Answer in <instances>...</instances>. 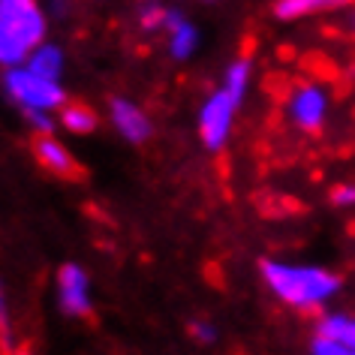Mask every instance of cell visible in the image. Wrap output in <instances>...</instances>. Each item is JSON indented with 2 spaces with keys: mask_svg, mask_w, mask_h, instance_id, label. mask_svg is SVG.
I'll use <instances>...</instances> for the list:
<instances>
[{
  "mask_svg": "<svg viewBox=\"0 0 355 355\" xmlns=\"http://www.w3.org/2000/svg\"><path fill=\"white\" fill-rule=\"evenodd\" d=\"M24 64H28L33 73H40L42 78L60 82V73H64V51H60L55 42H40Z\"/></svg>",
  "mask_w": 355,
  "mask_h": 355,
  "instance_id": "8fae6325",
  "label": "cell"
},
{
  "mask_svg": "<svg viewBox=\"0 0 355 355\" xmlns=\"http://www.w3.org/2000/svg\"><path fill=\"white\" fill-rule=\"evenodd\" d=\"M346 355H355V349H352V346H349V352H346Z\"/></svg>",
  "mask_w": 355,
  "mask_h": 355,
  "instance_id": "7402d4cb",
  "label": "cell"
},
{
  "mask_svg": "<svg viewBox=\"0 0 355 355\" xmlns=\"http://www.w3.org/2000/svg\"><path fill=\"white\" fill-rule=\"evenodd\" d=\"M259 271L271 295L292 310H319L340 292V277L319 265L265 259Z\"/></svg>",
  "mask_w": 355,
  "mask_h": 355,
  "instance_id": "6da1fadb",
  "label": "cell"
},
{
  "mask_svg": "<svg viewBox=\"0 0 355 355\" xmlns=\"http://www.w3.org/2000/svg\"><path fill=\"white\" fill-rule=\"evenodd\" d=\"M55 295L58 304L67 316H87L94 307V292H91V277L82 265L67 262L60 265L58 280H55Z\"/></svg>",
  "mask_w": 355,
  "mask_h": 355,
  "instance_id": "5b68a950",
  "label": "cell"
},
{
  "mask_svg": "<svg viewBox=\"0 0 355 355\" xmlns=\"http://www.w3.org/2000/svg\"><path fill=\"white\" fill-rule=\"evenodd\" d=\"M33 154H37L40 166L49 168L51 175H76V157L69 154L67 145H60V141L51 136H37V141H33Z\"/></svg>",
  "mask_w": 355,
  "mask_h": 355,
  "instance_id": "9c48e42d",
  "label": "cell"
},
{
  "mask_svg": "<svg viewBox=\"0 0 355 355\" xmlns=\"http://www.w3.org/2000/svg\"><path fill=\"white\" fill-rule=\"evenodd\" d=\"M238 105L232 96H229L223 87L214 91L202 103V112H199V136L205 141V148L211 150H220L232 136V127H235V114H238Z\"/></svg>",
  "mask_w": 355,
  "mask_h": 355,
  "instance_id": "277c9868",
  "label": "cell"
},
{
  "mask_svg": "<svg viewBox=\"0 0 355 355\" xmlns=\"http://www.w3.org/2000/svg\"><path fill=\"white\" fill-rule=\"evenodd\" d=\"M109 118L114 123V130H118L127 141H132V145H141V141L150 139V118L139 109L136 103L112 100L109 103Z\"/></svg>",
  "mask_w": 355,
  "mask_h": 355,
  "instance_id": "ba28073f",
  "label": "cell"
},
{
  "mask_svg": "<svg viewBox=\"0 0 355 355\" xmlns=\"http://www.w3.org/2000/svg\"><path fill=\"white\" fill-rule=\"evenodd\" d=\"M316 334L322 337H331V340H340L346 346L355 349V316H346V313H325L316 325Z\"/></svg>",
  "mask_w": 355,
  "mask_h": 355,
  "instance_id": "4fadbf2b",
  "label": "cell"
},
{
  "mask_svg": "<svg viewBox=\"0 0 355 355\" xmlns=\"http://www.w3.org/2000/svg\"><path fill=\"white\" fill-rule=\"evenodd\" d=\"M163 28L168 33V55L175 60H190L199 49V31L181 10H166Z\"/></svg>",
  "mask_w": 355,
  "mask_h": 355,
  "instance_id": "52a82bcc",
  "label": "cell"
},
{
  "mask_svg": "<svg viewBox=\"0 0 355 355\" xmlns=\"http://www.w3.org/2000/svg\"><path fill=\"white\" fill-rule=\"evenodd\" d=\"M190 334L196 337L199 343H214L217 340V328L211 322H205V319H196V322L190 325Z\"/></svg>",
  "mask_w": 355,
  "mask_h": 355,
  "instance_id": "d6986e66",
  "label": "cell"
},
{
  "mask_svg": "<svg viewBox=\"0 0 355 355\" xmlns=\"http://www.w3.org/2000/svg\"><path fill=\"white\" fill-rule=\"evenodd\" d=\"M286 112H289V121L298 130L313 132L328 118V91L322 85H301L292 91Z\"/></svg>",
  "mask_w": 355,
  "mask_h": 355,
  "instance_id": "8992f818",
  "label": "cell"
},
{
  "mask_svg": "<svg viewBox=\"0 0 355 355\" xmlns=\"http://www.w3.org/2000/svg\"><path fill=\"white\" fill-rule=\"evenodd\" d=\"M24 121L31 123L33 130L40 132V136H49L51 130H55V121H51V112H21Z\"/></svg>",
  "mask_w": 355,
  "mask_h": 355,
  "instance_id": "e0dca14e",
  "label": "cell"
},
{
  "mask_svg": "<svg viewBox=\"0 0 355 355\" xmlns=\"http://www.w3.org/2000/svg\"><path fill=\"white\" fill-rule=\"evenodd\" d=\"M49 10L55 15H64L67 12V0H49Z\"/></svg>",
  "mask_w": 355,
  "mask_h": 355,
  "instance_id": "ffe728a7",
  "label": "cell"
},
{
  "mask_svg": "<svg viewBox=\"0 0 355 355\" xmlns=\"http://www.w3.org/2000/svg\"><path fill=\"white\" fill-rule=\"evenodd\" d=\"M349 24H352V28H355V15H352V19H349Z\"/></svg>",
  "mask_w": 355,
  "mask_h": 355,
  "instance_id": "44dd1931",
  "label": "cell"
},
{
  "mask_svg": "<svg viewBox=\"0 0 355 355\" xmlns=\"http://www.w3.org/2000/svg\"><path fill=\"white\" fill-rule=\"evenodd\" d=\"M250 76H253V64H250V58H238L229 64L226 69V78H223V91L232 96V100L241 105L244 103V96L247 91H250Z\"/></svg>",
  "mask_w": 355,
  "mask_h": 355,
  "instance_id": "7c38bea8",
  "label": "cell"
},
{
  "mask_svg": "<svg viewBox=\"0 0 355 355\" xmlns=\"http://www.w3.org/2000/svg\"><path fill=\"white\" fill-rule=\"evenodd\" d=\"M3 91L21 112H60L67 105L60 82L42 78L28 64L3 69Z\"/></svg>",
  "mask_w": 355,
  "mask_h": 355,
  "instance_id": "3957f363",
  "label": "cell"
},
{
  "mask_svg": "<svg viewBox=\"0 0 355 355\" xmlns=\"http://www.w3.org/2000/svg\"><path fill=\"white\" fill-rule=\"evenodd\" d=\"M352 3H355V0H352Z\"/></svg>",
  "mask_w": 355,
  "mask_h": 355,
  "instance_id": "603a6c76",
  "label": "cell"
},
{
  "mask_svg": "<svg viewBox=\"0 0 355 355\" xmlns=\"http://www.w3.org/2000/svg\"><path fill=\"white\" fill-rule=\"evenodd\" d=\"M46 42V15L37 0H0V69L19 67Z\"/></svg>",
  "mask_w": 355,
  "mask_h": 355,
  "instance_id": "7a4b0ae2",
  "label": "cell"
},
{
  "mask_svg": "<svg viewBox=\"0 0 355 355\" xmlns=\"http://www.w3.org/2000/svg\"><path fill=\"white\" fill-rule=\"evenodd\" d=\"M343 3H349V0H277L274 3V15L280 21H295V19H307V15L340 10Z\"/></svg>",
  "mask_w": 355,
  "mask_h": 355,
  "instance_id": "30bf717a",
  "label": "cell"
},
{
  "mask_svg": "<svg viewBox=\"0 0 355 355\" xmlns=\"http://www.w3.org/2000/svg\"><path fill=\"white\" fill-rule=\"evenodd\" d=\"M163 15H166L163 6H159L157 0H148V3L139 10V24H141V28H148V31L163 28Z\"/></svg>",
  "mask_w": 355,
  "mask_h": 355,
  "instance_id": "2e32d148",
  "label": "cell"
},
{
  "mask_svg": "<svg viewBox=\"0 0 355 355\" xmlns=\"http://www.w3.org/2000/svg\"><path fill=\"white\" fill-rule=\"evenodd\" d=\"M0 340H3V346H12V307L3 283H0Z\"/></svg>",
  "mask_w": 355,
  "mask_h": 355,
  "instance_id": "9a60e30c",
  "label": "cell"
},
{
  "mask_svg": "<svg viewBox=\"0 0 355 355\" xmlns=\"http://www.w3.org/2000/svg\"><path fill=\"white\" fill-rule=\"evenodd\" d=\"M331 202L337 208H355V184H337L331 190Z\"/></svg>",
  "mask_w": 355,
  "mask_h": 355,
  "instance_id": "ac0fdd59",
  "label": "cell"
},
{
  "mask_svg": "<svg viewBox=\"0 0 355 355\" xmlns=\"http://www.w3.org/2000/svg\"><path fill=\"white\" fill-rule=\"evenodd\" d=\"M58 121H60V127H67L76 136H87V132L96 130V114L87 105H64Z\"/></svg>",
  "mask_w": 355,
  "mask_h": 355,
  "instance_id": "5bb4252c",
  "label": "cell"
}]
</instances>
